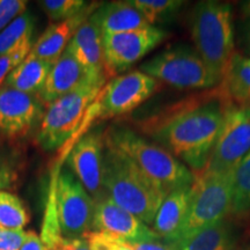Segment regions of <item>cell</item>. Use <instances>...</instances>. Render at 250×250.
<instances>
[{
	"mask_svg": "<svg viewBox=\"0 0 250 250\" xmlns=\"http://www.w3.org/2000/svg\"><path fill=\"white\" fill-rule=\"evenodd\" d=\"M41 239L50 250H89L85 239H68L62 236L61 233H54Z\"/></svg>",
	"mask_w": 250,
	"mask_h": 250,
	"instance_id": "obj_31",
	"label": "cell"
},
{
	"mask_svg": "<svg viewBox=\"0 0 250 250\" xmlns=\"http://www.w3.org/2000/svg\"><path fill=\"white\" fill-rule=\"evenodd\" d=\"M89 80L96 79L90 77L85 67L65 49L62 55L52 65L39 98L46 108L56 100L67 95Z\"/></svg>",
	"mask_w": 250,
	"mask_h": 250,
	"instance_id": "obj_15",
	"label": "cell"
},
{
	"mask_svg": "<svg viewBox=\"0 0 250 250\" xmlns=\"http://www.w3.org/2000/svg\"><path fill=\"white\" fill-rule=\"evenodd\" d=\"M103 159L104 134L92 131L78 140L66 160L72 174L95 203L107 196L103 188Z\"/></svg>",
	"mask_w": 250,
	"mask_h": 250,
	"instance_id": "obj_13",
	"label": "cell"
},
{
	"mask_svg": "<svg viewBox=\"0 0 250 250\" xmlns=\"http://www.w3.org/2000/svg\"><path fill=\"white\" fill-rule=\"evenodd\" d=\"M52 199L62 236L83 239L93 230L95 202L71 170L59 173Z\"/></svg>",
	"mask_w": 250,
	"mask_h": 250,
	"instance_id": "obj_8",
	"label": "cell"
},
{
	"mask_svg": "<svg viewBox=\"0 0 250 250\" xmlns=\"http://www.w3.org/2000/svg\"><path fill=\"white\" fill-rule=\"evenodd\" d=\"M26 8L27 1L24 0H0V31L24 13Z\"/></svg>",
	"mask_w": 250,
	"mask_h": 250,
	"instance_id": "obj_32",
	"label": "cell"
},
{
	"mask_svg": "<svg viewBox=\"0 0 250 250\" xmlns=\"http://www.w3.org/2000/svg\"><path fill=\"white\" fill-rule=\"evenodd\" d=\"M192 192L193 184L173 190L166 196L153 223V230L162 241L167 243L177 241L189 210Z\"/></svg>",
	"mask_w": 250,
	"mask_h": 250,
	"instance_id": "obj_18",
	"label": "cell"
},
{
	"mask_svg": "<svg viewBox=\"0 0 250 250\" xmlns=\"http://www.w3.org/2000/svg\"><path fill=\"white\" fill-rule=\"evenodd\" d=\"M104 81L89 80L45 108L37 130V143L44 151L62 147L76 133L86 112L99 99Z\"/></svg>",
	"mask_w": 250,
	"mask_h": 250,
	"instance_id": "obj_5",
	"label": "cell"
},
{
	"mask_svg": "<svg viewBox=\"0 0 250 250\" xmlns=\"http://www.w3.org/2000/svg\"><path fill=\"white\" fill-rule=\"evenodd\" d=\"M20 250H49L43 243L41 236L34 232V230H28L26 241L23 242Z\"/></svg>",
	"mask_w": 250,
	"mask_h": 250,
	"instance_id": "obj_35",
	"label": "cell"
},
{
	"mask_svg": "<svg viewBox=\"0 0 250 250\" xmlns=\"http://www.w3.org/2000/svg\"><path fill=\"white\" fill-rule=\"evenodd\" d=\"M241 8H242V13L246 18L250 19V0L248 1H243L241 4Z\"/></svg>",
	"mask_w": 250,
	"mask_h": 250,
	"instance_id": "obj_37",
	"label": "cell"
},
{
	"mask_svg": "<svg viewBox=\"0 0 250 250\" xmlns=\"http://www.w3.org/2000/svg\"><path fill=\"white\" fill-rule=\"evenodd\" d=\"M169 34L155 26L126 33L103 35V56L107 78L126 71L156 48Z\"/></svg>",
	"mask_w": 250,
	"mask_h": 250,
	"instance_id": "obj_10",
	"label": "cell"
},
{
	"mask_svg": "<svg viewBox=\"0 0 250 250\" xmlns=\"http://www.w3.org/2000/svg\"><path fill=\"white\" fill-rule=\"evenodd\" d=\"M195 177L191 202L177 241L220 223L232 213L233 171Z\"/></svg>",
	"mask_w": 250,
	"mask_h": 250,
	"instance_id": "obj_6",
	"label": "cell"
},
{
	"mask_svg": "<svg viewBox=\"0 0 250 250\" xmlns=\"http://www.w3.org/2000/svg\"><path fill=\"white\" fill-rule=\"evenodd\" d=\"M236 243L235 228L223 220L171 245L177 250H233Z\"/></svg>",
	"mask_w": 250,
	"mask_h": 250,
	"instance_id": "obj_21",
	"label": "cell"
},
{
	"mask_svg": "<svg viewBox=\"0 0 250 250\" xmlns=\"http://www.w3.org/2000/svg\"><path fill=\"white\" fill-rule=\"evenodd\" d=\"M190 35L195 50L220 83L234 51L232 6L205 0L190 13Z\"/></svg>",
	"mask_w": 250,
	"mask_h": 250,
	"instance_id": "obj_4",
	"label": "cell"
},
{
	"mask_svg": "<svg viewBox=\"0 0 250 250\" xmlns=\"http://www.w3.org/2000/svg\"><path fill=\"white\" fill-rule=\"evenodd\" d=\"M27 232L0 227V250H20L26 241Z\"/></svg>",
	"mask_w": 250,
	"mask_h": 250,
	"instance_id": "obj_33",
	"label": "cell"
},
{
	"mask_svg": "<svg viewBox=\"0 0 250 250\" xmlns=\"http://www.w3.org/2000/svg\"><path fill=\"white\" fill-rule=\"evenodd\" d=\"M104 142L126 155L167 193L195 183V174L179 159L129 127L121 125L110 127L104 133Z\"/></svg>",
	"mask_w": 250,
	"mask_h": 250,
	"instance_id": "obj_3",
	"label": "cell"
},
{
	"mask_svg": "<svg viewBox=\"0 0 250 250\" xmlns=\"http://www.w3.org/2000/svg\"><path fill=\"white\" fill-rule=\"evenodd\" d=\"M48 249H49V248H48ZM49 250H50V249H49Z\"/></svg>",
	"mask_w": 250,
	"mask_h": 250,
	"instance_id": "obj_39",
	"label": "cell"
},
{
	"mask_svg": "<svg viewBox=\"0 0 250 250\" xmlns=\"http://www.w3.org/2000/svg\"><path fill=\"white\" fill-rule=\"evenodd\" d=\"M103 35L126 33L149 27L143 14L131 1H110L101 4L90 15Z\"/></svg>",
	"mask_w": 250,
	"mask_h": 250,
	"instance_id": "obj_19",
	"label": "cell"
},
{
	"mask_svg": "<svg viewBox=\"0 0 250 250\" xmlns=\"http://www.w3.org/2000/svg\"><path fill=\"white\" fill-rule=\"evenodd\" d=\"M158 87V81L140 70L114 78L103 87L95 102L99 116L129 114L151 98Z\"/></svg>",
	"mask_w": 250,
	"mask_h": 250,
	"instance_id": "obj_11",
	"label": "cell"
},
{
	"mask_svg": "<svg viewBox=\"0 0 250 250\" xmlns=\"http://www.w3.org/2000/svg\"><path fill=\"white\" fill-rule=\"evenodd\" d=\"M131 2L143 14L149 26L170 20L184 5L182 0H132Z\"/></svg>",
	"mask_w": 250,
	"mask_h": 250,
	"instance_id": "obj_25",
	"label": "cell"
},
{
	"mask_svg": "<svg viewBox=\"0 0 250 250\" xmlns=\"http://www.w3.org/2000/svg\"><path fill=\"white\" fill-rule=\"evenodd\" d=\"M140 71L177 89H208L219 85L195 48L186 44L164 50L142 64Z\"/></svg>",
	"mask_w": 250,
	"mask_h": 250,
	"instance_id": "obj_7",
	"label": "cell"
},
{
	"mask_svg": "<svg viewBox=\"0 0 250 250\" xmlns=\"http://www.w3.org/2000/svg\"><path fill=\"white\" fill-rule=\"evenodd\" d=\"M45 112L37 95L22 93L7 86L0 87V134L20 139L36 129Z\"/></svg>",
	"mask_w": 250,
	"mask_h": 250,
	"instance_id": "obj_12",
	"label": "cell"
},
{
	"mask_svg": "<svg viewBox=\"0 0 250 250\" xmlns=\"http://www.w3.org/2000/svg\"><path fill=\"white\" fill-rule=\"evenodd\" d=\"M103 188L112 202L146 225L154 223L158 210L168 195L132 160L105 142Z\"/></svg>",
	"mask_w": 250,
	"mask_h": 250,
	"instance_id": "obj_2",
	"label": "cell"
},
{
	"mask_svg": "<svg viewBox=\"0 0 250 250\" xmlns=\"http://www.w3.org/2000/svg\"><path fill=\"white\" fill-rule=\"evenodd\" d=\"M218 87L230 103L250 107V58L235 52Z\"/></svg>",
	"mask_w": 250,
	"mask_h": 250,
	"instance_id": "obj_20",
	"label": "cell"
},
{
	"mask_svg": "<svg viewBox=\"0 0 250 250\" xmlns=\"http://www.w3.org/2000/svg\"><path fill=\"white\" fill-rule=\"evenodd\" d=\"M249 153L250 107L229 103L225 110L223 126L210 159L201 174L232 173Z\"/></svg>",
	"mask_w": 250,
	"mask_h": 250,
	"instance_id": "obj_9",
	"label": "cell"
},
{
	"mask_svg": "<svg viewBox=\"0 0 250 250\" xmlns=\"http://www.w3.org/2000/svg\"><path fill=\"white\" fill-rule=\"evenodd\" d=\"M29 223V214L23 202L14 193L0 190V227L22 230Z\"/></svg>",
	"mask_w": 250,
	"mask_h": 250,
	"instance_id": "obj_23",
	"label": "cell"
},
{
	"mask_svg": "<svg viewBox=\"0 0 250 250\" xmlns=\"http://www.w3.org/2000/svg\"><path fill=\"white\" fill-rule=\"evenodd\" d=\"M21 164L17 151L0 144V190L14 189L18 186Z\"/></svg>",
	"mask_w": 250,
	"mask_h": 250,
	"instance_id": "obj_27",
	"label": "cell"
},
{
	"mask_svg": "<svg viewBox=\"0 0 250 250\" xmlns=\"http://www.w3.org/2000/svg\"><path fill=\"white\" fill-rule=\"evenodd\" d=\"M233 250H250V242L247 243V245H242V246H236Z\"/></svg>",
	"mask_w": 250,
	"mask_h": 250,
	"instance_id": "obj_38",
	"label": "cell"
},
{
	"mask_svg": "<svg viewBox=\"0 0 250 250\" xmlns=\"http://www.w3.org/2000/svg\"><path fill=\"white\" fill-rule=\"evenodd\" d=\"M93 230L109 233L129 243L161 240L148 225L105 196L95 203Z\"/></svg>",
	"mask_w": 250,
	"mask_h": 250,
	"instance_id": "obj_14",
	"label": "cell"
},
{
	"mask_svg": "<svg viewBox=\"0 0 250 250\" xmlns=\"http://www.w3.org/2000/svg\"><path fill=\"white\" fill-rule=\"evenodd\" d=\"M40 4L52 21L67 20L83 11L87 6L83 0H43Z\"/></svg>",
	"mask_w": 250,
	"mask_h": 250,
	"instance_id": "obj_28",
	"label": "cell"
},
{
	"mask_svg": "<svg viewBox=\"0 0 250 250\" xmlns=\"http://www.w3.org/2000/svg\"><path fill=\"white\" fill-rule=\"evenodd\" d=\"M83 239L88 243L89 250H134L131 243L104 232L90 230Z\"/></svg>",
	"mask_w": 250,
	"mask_h": 250,
	"instance_id": "obj_30",
	"label": "cell"
},
{
	"mask_svg": "<svg viewBox=\"0 0 250 250\" xmlns=\"http://www.w3.org/2000/svg\"><path fill=\"white\" fill-rule=\"evenodd\" d=\"M52 65L54 64L51 62L42 61L29 54L11 72L2 86L39 96Z\"/></svg>",
	"mask_w": 250,
	"mask_h": 250,
	"instance_id": "obj_22",
	"label": "cell"
},
{
	"mask_svg": "<svg viewBox=\"0 0 250 250\" xmlns=\"http://www.w3.org/2000/svg\"><path fill=\"white\" fill-rule=\"evenodd\" d=\"M66 50L96 80H107L103 56V34L92 18L78 28Z\"/></svg>",
	"mask_w": 250,
	"mask_h": 250,
	"instance_id": "obj_16",
	"label": "cell"
},
{
	"mask_svg": "<svg viewBox=\"0 0 250 250\" xmlns=\"http://www.w3.org/2000/svg\"><path fill=\"white\" fill-rule=\"evenodd\" d=\"M250 210V153L233 170L232 213L242 214Z\"/></svg>",
	"mask_w": 250,
	"mask_h": 250,
	"instance_id": "obj_26",
	"label": "cell"
},
{
	"mask_svg": "<svg viewBox=\"0 0 250 250\" xmlns=\"http://www.w3.org/2000/svg\"><path fill=\"white\" fill-rule=\"evenodd\" d=\"M229 103L217 86L204 99L181 102L154 118L145 125L146 132L198 175L208 165Z\"/></svg>",
	"mask_w": 250,
	"mask_h": 250,
	"instance_id": "obj_1",
	"label": "cell"
},
{
	"mask_svg": "<svg viewBox=\"0 0 250 250\" xmlns=\"http://www.w3.org/2000/svg\"><path fill=\"white\" fill-rule=\"evenodd\" d=\"M134 250H177L174 245L167 243L162 240H156V241L148 242H138L131 243Z\"/></svg>",
	"mask_w": 250,
	"mask_h": 250,
	"instance_id": "obj_34",
	"label": "cell"
},
{
	"mask_svg": "<svg viewBox=\"0 0 250 250\" xmlns=\"http://www.w3.org/2000/svg\"><path fill=\"white\" fill-rule=\"evenodd\" d=\"M242 45L245 56L250 58V19L246 21L242 28Z\"/></svg>",
	"mask_w": 250,
	"mask_h": 250,
	"instance_id": "obj_36",
	"label": "cell"
},
{
	"mask_svg": "<svg viewBox=\"0 0 250 250\" xmlns=\"http://www.w3.org/2000/svg\"><path fill=\"white\" fill-rule=\"evenodd\" d=\"M100 5L101 4L93 2L87 5L83 11L74 17L49 26L39 37L35 44H33L30 54L42 61L55 64V62L65 51L78 28L85 22Z\"/></svg>",
	"mask_w": 250,
	"mask_h": 250,
	"instance_id": "obj_17",
	"label": "cell"
},
{
	"mask_svg": "<svg viewBox=\"0 0 250 250\" xmlns=\"http://www.w3.org/2000/svg\"><path fill=\"white\" fill-rule=\"evenodd\" d=\"M31 48H33L31 37H28L15 48L9 50L6 55L0 56V87L4 85L11 72L30 54Z\"/></svg>",
	"mask_w": 250,
	"mask_h": 250,
	"instance_id": "obj_29",
	"label": "cell"
},
{
	"mask_svg": "<svg viewBox=\"0 0 250 250\" xmlns=\"http://www.w3.org/2000/svg\"><path fill=\"white\" fill-rule=\"evenodd\" d=\"M35 18L30 12H24L12 21L4 30L0 31V56L7 54L9 50L20 44L28 37H33Z\"/></svg>",
	"mask_w": 250,
	"mask_h": 250,
	"instance_id": "obj_24",
	"label": "cell"
}]
</instances>
